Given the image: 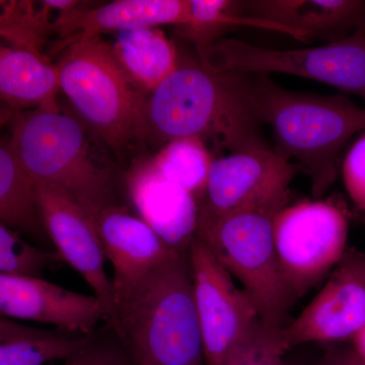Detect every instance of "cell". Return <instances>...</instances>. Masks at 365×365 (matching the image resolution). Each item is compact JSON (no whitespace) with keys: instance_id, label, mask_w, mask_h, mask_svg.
I'll list each match as a JSON object with an SVG mask.
<instances>
[{"instance_id":"1","label":"cell","mask_w":365,"mask_h":365,"mask_svg":"<svg viewBox=\"0 0 365 365\" xmlns=\"http://www.w3.org/2000/svg\"><path fill=\"white\" fill-rule=\"evenodd\" d=\"M250 109L267 124L275 153L297 160L311 179L312 193L325 195L338 176L343 148L365 131V109L342 95L319 96L285 90L267 74L232 72Z\"/></svg>"},{"instance_id":"2","label":"cell","mask_w":365,"mask_h":365,"mask_svg":"<svg viewBox=\"0 0 365 365\" xmlns=\"http://www.w3.org/2000/svg\"><path fill=\"white\" fill-rule=\"evenodd\" d=\"M144 144L163 148L180 138H198L240 151L270 148L235 83L232 72L182 64L148 96L144 105Z\"/></svg>"},{"instance_id":"3","label":"cell","mask_w":365,"mask_h":365,"mask_svg":"<svg viewBox=\"0 0 365 365\" xmlns=\"http://www.w3.org/2000/svg\"><path fill=\"white\" fill-rule=\"evenodd\" d=\"M110 327L136 365H206L189 252L117 294Z\"/></svg>"},{"instance_id":"4","label":"cell","mask_w":365,"mask_h":365,"mask_svg":"<svg viewBox=\"0 0 365 365\" xmlns=\"http://www.w3.org/2000/svg\"><path fill=\"white\" fill-rule=\"evenodd\" d=\"M102 143L81 118L35 110L16 120L14 155L36 182L61 190L93 215L118 203V179Z\"/></svg>"},{"instance_id":"5","label":"cell","mask_w":365,"mask_h":365,"mask_svg":"<svg viewBox=\"0 0 365 365\" xmlns=\"http://www.w3.org/2000/svg\"><path fill=\"white\" fill-rule=\"evenodd\" d=\"M63 50L57 64L61 91L118 162L133 160L144 145L148 95L125 73L102 38L76 41Z\"/></svg>"},{"instance_id":"6","label":"cell","mask_w":365,"mask_h":365,"mask_svg":"<svg viewBox=\"0 0 365 365\" xmlns=\"http://www.w3.org/2000/svg\"><path fill=\"white\" fill-rule=\"evenodd\" d=\"M280 210L232 213L199 227L197 237L241 283L262 321L284 328L297 299L288 287L274 242V218Z\"/></svg>"},{"instance_id":"7","label":"cell","mask_w":365,"mask_h":365,"mask_svg":"<svg viewBox=\"0 0 365 365\" xmlns=\"http://www.w3.org/2000/svg\"><path fill=\"white\" fill-rule=\"evenodd\" d=\"M197 53L199 63L209 71L290 74L327 83L365 102V21L344 39L319 47L266 49L222 38Z\"/></svg>"},{"instance_id":"8","label":"cell","mask_w":365,"mask_h":365,"mask_svg":"<svg viewBox=\"0 0 365 365\" xmlns=\"http://www.w3.org/2000/svg\"><path fill=\"white\" fill-rule=\"evenodd\" d=\"M273 234L288 287L302 299L345 258L347 216L332 203L302 201L281 209Z\"/></svg>"},{"instance_id":"9","label":"cell","mask_w":365,"mask_h":365,"mask_svg":"<svg viewBox=\"0 0 365 365\" xmlns=\"http://www.w3.org/2000/svg\"><path fill=\"white\" fill-rule=\"evenodd\" d=\"M299 170L270 148L215 158L197 201L198 228L241 211L287 207L290 182Z\"/></svg>"},{"instance_id":"10","label":"cell","mask_w":365,"mask_h":365,"mask_svg":"<svg viewBox=\"0 0 365 365\" xmlns=\"http://www.w3.org/2000/svg\"><path fill=\"white\" fill-rule=\"evenodd\" d=\"M189 258L205 364L222 365L260 317L247 292L237 287L197 235L190 246Z\"/></svg>"},{"instance_id":"11","label":"cell","mask_w":365,"mask_h":365,"mask_svg":"<svg viewBox=\"0 0 365 365\" xmlns=\"http://www.w3.org/2000/svg\"><path fill=\"white\" fill-rule=\"evenodd\" d=\"M43 225L62 261L78 271L102 302L107 325L115 317L116 294L105 269L106 255L93 213L61 190L36 182Z\"/></svg>"},{"instance_id":"12","label":"cell","mask_w":365,"mask_h":365,"mask_svg":"<svg viewBox=\"0 0 365 365\" xmlns=\"http://www.w3.org/2000/svg\"><path fill=\"white\" fill-rule=\"evenodd\" d=\"M365 325L364 257H346L297 318L282 329L288 349L352 339Z\"/></svg>"},{"instance_id":"13","label":"cell","mask_w":365,"mask_h":365,"mask_svg":"<svg viewBox=\"0 0 365 365\" xmlns=\"http://www.w3.org/2000/svg\"><path fill=\"white\" fill-rule=\"evenodd\" d=\"M0 314L85 336L96 333L98 322L107 324L105 307L95 294H78L43 278L0 275Z\"/></svg>"},{"instance_id":"14","label":"cell","mask_w":365,"mask_h":365,"mask_svg":"<svg viewBox=\"0 0 365 365\" xmlns=\"http://www.w3.org/2000/svg\"><path fill=\"white\" fill-rule=\"evenodd\" d=\"M127 195L144 222L175 253H187L197 235L198 202L193 194L165 179L150 155L139 153L125 172Z\"/></svg>"},{"instance_id":"15","label":"cell","mask_w":365,"mask_h":365,"mask_svg":"<svg viewBox=\"0 0 365 365\" xmlns=\"http://www.w3.org/2000/svg\"><path fill=\"white\" fill-rule=\"evenodd\" d=\"M93 220L106 258L114 269L112 281L116 295L176 254L150 225L121 204L102 209Z\"/></svg>"},{"instance_id":"16","label":"cell","mask_w":365,"mask_h":365,"mask_svg":"<svg viewBox=\"0 0 365 365\" xmlns=\"http://www.w3.org/2000/svg\"><path fill=\"white\" fill-rule=\"evenodd\" d=\"M190 0H117L93 9L60 13L52 32L63 38L61 49L76 41L132 29L189 24Z\"/></svg>"},{"instance_id":"17","label":"cell","mask_w":365,"mask_h":365,"mask_svg":"<svg viewBox=\"0 0 365 365\" xmlns=\"http://www.w3.org/2000/svg\"><path fill=\"white\" fill-rule=\"evenodd\" d=\"M237 11L314 37L344 39L365 21V0H251Z\"/></svg>"},{"instance_id":"18","label":"cell","mask_w":365,"mask_h":365,"mask_svg":"<svg viewBox=\"0 0 365 365\" xmlns=\"http://www.w3.org/2000/svg\"><path fill=\"white\" fill-rule=\"evenodd\" d=\"M58 66L38 53L16 47L0 48V97L11 109L60 110Z\"/></svg>"},{"instance_id":"19","label":"cell","mask_w":365,"mask_h":365,"mask_svg":"<svg viewBox=\"0 0 365 365\" xmlns=\"http://www.w3.org/2000/svg\"><path fill=\"white\" fill-rule=\"evenodd\" d=\"M111 46L125 73L148 96L179 66L176 47L158 26L121 31Z\"/></svg>"},{"instance_id":"20","label":"cell","mask_w":365,"mask_h":365,"mask_svg":"<svg viewBox=\"0 0 365 365\" xmlns=\"http://www.w3.org/2000/svg\"><path fill=\"white\" fill-rule=\"evenodd\" d=\"M93 335L34 328L1 317L0 365H47L56 360L66 361L85 349Z\"/></svg>"},{"instance_id":"21","label":"cell","mask_w":365,"mask_h":365,"mask_svg":"<svg viewBox=\"0 0 365 365\" xmlns=\"http://www.w3.org/2000/svg\"><path fill=\"white\" fill-rule=\"evenodd\" d=\"M36 181L19 162L11 140L2 139L0 145V220L1 225L21 235L48 244L49 240L35 191Z\"/></svg>"},{"instance_id":"22","label":"cell","mask_w":365,"mask_h":365,"mask_svg":"<svg viewBox=\"0 0 365 365\" xmlns=\"http://www.w3.org/2000/svg\"><path fill=\"white\" fill-rule=\"evenodd\" d=\"M189 24L179 26L180 36L193 41L197 51L204 49L215 41L222 39V34L235 26H252L262 30L285 34L299 42L307 43L306 34L297 32L272 21L245 16L237 11V1L227 0H190Z\"/></svg>"},{"instance_id":"23","label":"cell","mask_w":365,"mask_h":365,"mask_svg":"<svg viewBox=\"0 0 365 365\" xmlns=\"http://www.w3.org/2000/svg\"><path fill=\"white\" fill-rule=\"evenodd\" d=\"M150 155L151 162L165 179L193 194L198 201L215 160L202 140L175 139Z\"/></svg>"},{"instance_id":"24","label":"cell","mask_w":365,"mask_h":365,"mask_svg":"<svg viewBox=\"0 0 365 365\" xmlns=\"http://www.w3.org/2000/svg\"><path fill=\"white\" fill-rule=\"evenodd\" d=\"M61 261L57 252L37 248L20 232L0 225V275L42 278L45 269Z\"/></svg>"},{"instance_id":"25","label":"cell","mask_w":365,"mask_h":365,"mask_svg":"<svg viewBox=\"0 0 365 365\" xmlns=\"http://www.w3.org/2000/svg\"><path fill=\"white\" fill-rule=\"evenodd\" d=\"M283 328L259 319L228 354L222 365H288Z\"/></svg>"},{"instance_id":"26","label":"cell","mask_w":365,"mask_h":365,"mask_svg":"<svg viewBox=\"0 0 365 365\" xmlns=\"http://www.w3.org/2000/svg\"><path fill=\"white\" fill-rule=\"evenodd\" d=\"M1 14V36L14 43V47L30 50L38 54L43 37L52 32L48 21L49 7L43 11L34 9L32 2H11L4 6Z\"/></svg>"},{"instance_id":"27","label":"cell","mask_w":365,"mask_h":365,"mask_svg":"<svg viewBox=\"0 0 365 365\" xmlns=\"http://www.w3.org/2000/svg\"><path fill=\"white\" fill-rule=\"evenodd\" d=\"M342 173L348 195L360 212L365 213V133L346 155Z\"/></svg>"},{"instance_id":"28","label":"cell","mask_w":365,"mask_h":365,"mask_svg":"<svg viewBox=\"0 0 365 365\" xmlns=\"http://www.w3.org/2000/svg\"><path fill=\"white\" fill-rule=\"evenodd\" d=\"M125 350L116 337L106 340L93 335L90 344L62 365H128L125 359Z\"/></svg>"},{"instance_id":"29","label":"cell","mask_w":365,"mask_h":365,"mask_svg":"<svg viewBox=\"0 0 365 365\" xmlns=\"http://www.w3.org/2000/svg\"><path fill=\"white\" fill-rule=\"evenodd\" d=\"M352 351L365 364V325L352 338Z\"/></svg>"},{"instance_id":"30","label":"cell","mask_w":365,"mask_h":365,"mask_svg":"<svg viewBox=\"0 0 365 365\" xmlns=\"http://www.w3.org/2000/svg\"><path fill=\"white\" fill-rule=\"evenodd\" d=\"M340 365H365L351 349L339 352Z\"/></svg>"},{"instance_id":"31","label":"cell","mask_w":365,"mask_h":365,"mask_svg":"<svg viewBox=\"0 0 365 365\" xmlns=\"http://www.w3.org/2000/svg\"><path fill=\"white\" fill-rule=\"evenodd\" d=\"M321 365H340L339 352L329 353Z\"/></svg>"},{"instance_id":"32","label":"cell","mask_w":365,"mask_h":365,"mask_svg":"<svg viewBox=\"0 0 365 365\" xmlns=\"http://www.w3.org/2000/svg\"><path fill=\"white\" fill-rule=\"evenodd\" d=\"M362 220H364L365 225V213H362Z\"/></svg>"},{"instance_id":"33","label":"cell","mask_w":365,"mask_h":365,"mask_svg":"<svg viewBox=\"0 0 365 365\" xmlns=\"http://www.w3.org/2000/svg\"><path fill=\"white\" fill-rule=\"evenodd\" d=\"M364 264H365V257H364Z\"/></svg>"},{"instance_id":"34","label":"cell","mask_w":365,"mask_h":365,"mask_svg":"<svg viewBox=\"0 0 365 365\" xmlns=\"http://www.w3.org/2000/svg\"><path fill=\"white\" fill-rule=\"evenodd\" d=\"M288 365H289V364H288Z\"/></svg>"}]
</instances>
